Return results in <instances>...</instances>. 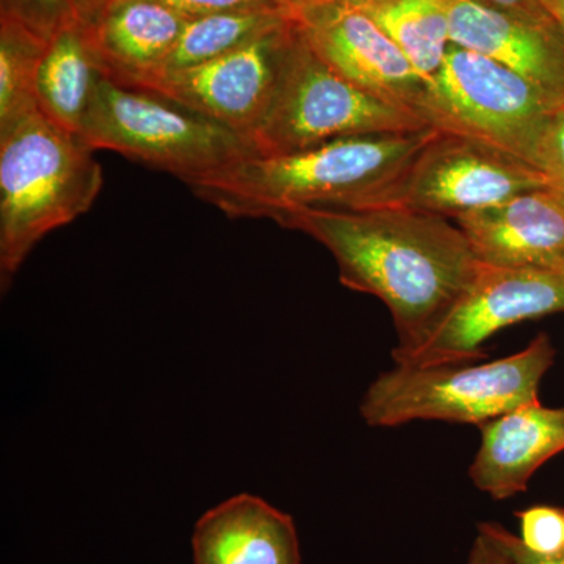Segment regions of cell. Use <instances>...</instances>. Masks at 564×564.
<instances>
[{"label":"cell","instance_id":"obj_1","mask_svg":"<svg viewBox=\"0 0 564 564\" xmlns=\"http://www.w3.org/2000/svg\"><path fill=\"white\" fill-rule=\"evenodd\" d=\"M280 226L332 252L345 288L386 304L399 339L393 361L426 343L481 265L456 223L402 206L307 209Z\"/></svg>","mask_w":564,"mask_h":564},{"label":"cell","instance_id":"obj_2","mask_svg":"<svg viewBox=\"0 0 564 564\" xmlns=\"http://www.w3.org/2000/svg\"><path fill=\"white\" fill-rule=\"evenodd\" d=\"M440 129L369 133L291 154L256 155L188 185L231 218L281 225L307 209L366 210L389 206Z\"/></svg>","mask_w":564,"mask_h":564},{"label":"cell","instance_id":"obj_3","mask_svg":"<svg viewBox=\"0 0 564 564\" xmlns=\"http://www.w3.org/2000/svg\"><path fill=\"white\" fill-rule=\"evenodd\" d=\"M102 184L95 151L40 109L0 131L3 289L47 234L90 210Z\"/></svg>","mask_w":564,"mask_h":564},{"label":"cell","instance_id":"obj_4","mask_svg":"<svg viewBox=\"0 0 564 564\" xmlns=\"http://www.w3.org/2000/svg\"><path fill=\"white\" fill-rule=\"evenodd\" d=\"M549 334L540 333L524 350L485 364L395 366L369 386L359 413L373 429L417 421L481 426L500 415L540 402V384L555 362Z\"/></svg>","mask_w":564,"mask_h":564},{"label":"cell","instance_id":"obj_5","mask_svg":"<svg viewBox=\"0 0 564 564\" xmlns=\"http://www.w3.org/2000/svg\"><path fill=\"white\" fill-rule=\"evenodd\" d=\"M93 151H111L187 185L259 155L243 133L158 95L102 76L80 131Z\"/></svg>","mask_w":564,"mask_h":564},{"label":"cell","instance_id":"obj_6","mask_svg":"<svg viewBox=\"0 0 564 564\" xmlns=\"http://www.w3.org/2000/svg\"><path fill=\"white\" fill-rule=\"evenodd\" d=\"M426 128L432 126L414 111L381 101L336 73L293 25L272 102L251 140L259 155H280L345 137Z\"/></svg>","mask_w":564,"mask_h":564},{"label":"cell","instance_id":"obj_7","mask_svg":"<svg viewBox=\"0 0 564 564\" xmlns=\"http://www.w3.org/2000/svg\"><path fill=\"white\" fill-rule=\"evenodd\" d=\"M563 104L500 63L452 44L426 84L419 115L432 128L481 141L527 163L545 121Z\"/></svg>","mask_w":564,"mask_h":564},{"label":"cell","instance_id":"obj_8","mask_svg":"<svg viewBox=\"0 0 564 564\" xmlns=\"http://www.w3.org/2000/svg\"><path fill=\"white\" fill-rule=\"evenodd\" d=\"M564 314V272L481 262L477 276L417 350L395 366H445L485 359L481 345L508 326Z\"/></svg>","mask_w":564,"mask_h":564},{"label":"cell","instance_id":"obj_9","mask_svg":"<svg viewBox=\"0 0 564 564\" xmlns=\"http://www.w3.org/2000/svg\"><path fill=\"white\" fill-rule=\"evenodd\" d=\"M544 188L529 163L481 141L440 131L389 206L455 218Z\"/></svg>","mask_w":564,"mask_h":564},{"label":"cell","instance_id":"obj_10","mask_svg":"<svg viewBox=\"0 0 564 564\" xmlns=\"http://www.w3.org/2000/svg\"><path fill=\"white\" fill-rule=\"evenodd\" d=\"M293 25L291 21L214 61L152 77L139 88L165 96L251 139L272 102Z\"/></svg>","mask_w":564,"mask_h":564},{"label":"cell","instance_id":"obj_11","mask_svg":"<svg viewBox=\"0 0 564 564\" xmlns=\"http://www.w3.org/2000/svg\"><path fill=\"white\" fill-rule=\"evenodd\" d=\"M295 25L311 50L345 79L419 115L425 80L366 11L328 0L303 11Z\"/></svg>","mask_w":564,"mask_h":564},{"label":"cell","instance_id":"obj_12","mask_svg":"<svg viewBox=\"0 0 564 564\" xmlns=\"http://www.w3.org/2000/svg\"><path fill=\"white\" fill-rule=\"evenodd\" d=\"M478 261L564 272V204L547 188L455 218Z\"/></svg>","mask_w":564,"mask_h":564},{"label":"cell","instance_id":"obj_13","mask_svg":"<svg viewBox=\"0 0 564 564\" xmlns=\"http://www.w3.org/2000/svg\"><path fill=\"white\" fill-rule=\"evenodd\" d=\"M454 46L500 63L564 99V41L556 25L536 24L478 0H444Z\"/></svg>","mask_w":564,"mask_h":564},{"label":"cell","instance_id":"obj_14","mask_svg":"<svg viewBox=\"0 0 564 564\" xmlns=\"http://www.w3.org/2000/svg\"><path fill=\"white\" fill-rule=\"evenodd\" d=\"M478 429L481 443L469 477L497 502L525 492L536 470L564 452V406L525 404Z\"/></svg>","mask_w":564,"mask_h":564},{"label":"cell","instance_id":"obj_15","mask_svg":"<svg viewBox=\"0 0 564 564\" xmlns=\"http://www.w3.org/2000/svg\"><path fill=\"white\" fill-rule=\"evenodd\" d=\"M193 564H302L292 516L239 494L204 513L192 538Z\"/></svg>","mask_w":564,"mask_h":564},{"label":"cell","instance_id":"obj_16","mask_svg":"<svg viewBox=\"0 0 564 564\" xmlns=\"http://www.w3.org/2000/svg\"><path fill=\"white\" fill-rule=\"evenodd\" d=\"M187 22L154 0H111L87 28L104 76L139 88L161 73Z\"/></svg>","mask_w":564,"mask_h":564},{"label":"cell","instance_id":"obj_17","mask_svg":"<svg viewBox=\"0 0 564 564\" xmlns=\"http://www.w3.org/2000/svg\"><path fill=\"white\" fill-rule=\"evenodd\" d=\"M104 73L87 25L77 22L47 46L36 82L41 113L80 135Z\"/></svg>","mask_w":564,"mask_h":564},{"label":"cell","instance_id":"obj_18","mask_svg":"<svg viewBox=\"0 0 564 564\" xmlns=\"http://www.w3.org/2000/svg\"><path fill=\"white\" fill-rule=\"evenodd\" d=\"M397 44L429 84L452 46L444 0H386L361 9Z\"/></svg>","mask_w":564,"mask_h":564},{"label":"cell","instance_id":"obj_19","mask_svg":"<svg viewBox=\"0 0 564 564\" xmlns=\"http://www.w3.org/2000/svg\"><path fill=\"white\" fill-rule=\"evenodd\" d=\"M291 21L281 10L223 11L193 18L158 76L214 61L278 31Z\"/></svg>","mask_w":564,"mask_h":564},{"label":"cell","instance_id":"obj_20","mask_svg":"<svg viewBox=\"0 0 564 564\" xmlns=\"http://www.w3.org/2000/svg\"><path fill=\"white\" fill-rule=\"evenodd\" d=\"M50 41L0 17V131L39 110L36 82Z\"/></svg>","mask_w":564,"mask_h":564},{"label":"cell","instance_id":"obj_21","mask_svg":"<svg viewBox=\"0 0 564 564\" xmlns=\"http://www.w3.org/2000/svg\"><path fill=\"white\" fill-rule=\"evenodd\" d=\"M0 17L21 22L44 41L77 24L73 0H0Z\"/></svg>","mask_w":564,"mask_h":564},{"label":"cell","instance_id":"obj_22","mask_svg":"<svg viewBox=\"0 0 564 564\" xmlns=\"http://www.w3.org/2000/svg\"><path fill=\"white\" fill-rule=\"evenodd\" d=\"M527 163L541 174L544 188L564 204V104L545 121Z\"/></svg>","mask_w":564,"mask_h":564},{"label":"cell","instance_id":"obj_23","mask_svg":"<svg viewBox=\"0 0 564 564\" xmlns=\"http://www.w3.org/2000/svg\"><path fill=\"white\" fill-rule=\"evenodd\" d=\"M519 540L533 554L564 555V508L536 505L518 511Z\"/></svg>","mask_w":564,"mask_h":564},{"label":"cell","instance_id":"obj_24","mask_svg":"<svg viewBox=\"0 0 564 564\" xmlns=\"http://www.w3.org/2000/svg\"><path fill=\"white\" fill-rule=\"evenodd\" d=\"M169 7L187 20L240 10H280L274 0H154Z\"/></svg>","mask_w":564,"mask_h":564},{"label":"cell","instance_id":"obj_25","mask_svg":"<svg viewBox=\"0 0 564 564\" xmlns=\"http://www.w3.org/2000/svg\"><path fill=\"white\" fill-rule=\"evenodd\" d=\"M478 2L507 11V13L522 18V20L536 22V24L555 25L547 11L541 6L540 0H478Z\"/></svg>","mask_w":564,"mask_h":564},{"label":"cell","instance_id":"obj_26","mask_svg":"<svg viewBox=\"0 0 564 564\" xmlns=\"http://www.w3.org/2000/svg\"><path fill=\"white\" fill-rule=\"evenodd\" d=\"M464 564H514L496 544L484 534L477 533Z\"/></svg>","mask_w":564,"mask_h":564},{"label":"cell","instance_id":"obj_27","mask_svg":"<svg viewBox=\"0 0 564 564\" xmlns=\"http://www.w3.org/2000/svg\"><path fill=\"white\" fill-rule=\"evenodd\" d=\"M111 0H73L77 18L84 25H91L98 21L102 11L110 6Z\"/></svg>","mask_w":564,"mask_h":564},{"label":"cell","instance_id":"obj_28","mask_svg":"<svg viewBox=\"0 0 564 564\" xmlns=\"http://www.w3.org/2000/svg\"><path fill=\"white\" fill-rule=\"evenodd\" d=\"M323 2H328V0H274L278 9H280L282 13L288 14L293 21H295L303 11L313 9V7Z\"/></svg>","mask_w":564,"mask_h":564},{"label":"cell","instance_id":"obj_29","mask_svg":"<svg viewBox=\"0 0 564 564\" xmlns=\"http://www.w3.org/2000/svg\"><path fill=\"white\" fill-rule=\"evenodd\" d=\"M564 41V0H540Z\"/></svg>","mask_w":564,"mask_h":564},{"label":"cell","instance_id":"obj_30","mask_svg":"<svg viewBox=\"0 0 564 564\" xmlns=\"http://www.w3.org/2000/svg\"><path fill=\"white\" fill-rule=\"evenodd\" d=\"M334 2L345 3V6L356 7V9H366V7L377 6L386 0H334Z\"/></svg>","mask_w":564,"mask_h":564}]
</instances>
